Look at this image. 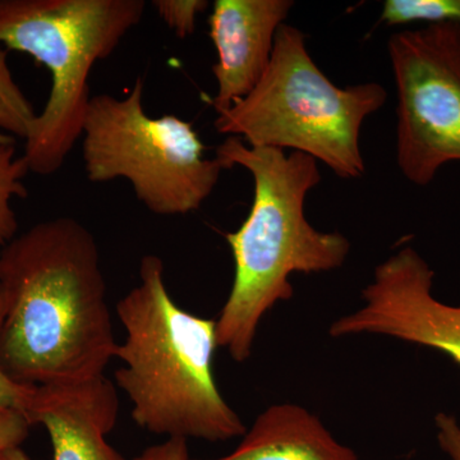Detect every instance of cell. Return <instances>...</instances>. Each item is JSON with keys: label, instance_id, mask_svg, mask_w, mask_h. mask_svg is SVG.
<instances>
[{"label": "cell", "instance_id": "6da1fadb", "mask_svg": "<svg viewBox=\"0 0 460 460\" xmlns=\"http://www.w3.org/2000/svg\"><path fill=\"white\" fill-rule=\"evenodd\" d=\"M7 311L0 367L27 386L102 376L118 343L98 243L69 217L35 224L0 251Z\"/></svg>", "mask_w": 460, "mask_h": 460}, {"label": "cell", "instance_id": "7a4b0ae2", "mask_svg": "<svg viewBox=\"0 0 460 460\" xmlns=\"http://www.w3.org/2000/svg\"><path fill=\"white\" fill-rule=\"evenodd\" d=\"M215 153L226 169L241 166L253 181L247 219L226 235L234 279L217 320V347L244 362L252 353L262 317L295 295L290 275L341 268L350 243L341 233L314 229L305 217V198L321 181L314 157L248 146L237 137L226 138Z\"/></svg>", "mask_w": 460, "mask_h": 460}, {"label": "cell", "instance_id": "3957f363", "mask_svg": "<svg viewBox=\"0 0 460 460\" xmlns=\"http://www.w3.org/2000/svg\"><path fill=\"white\" fill-rule=\"evenodd\" d=\"M126 330L114 358L117 385L138 428L166 438L226 441L246 434L215 381L217 320L183 310L169 295L164 262L146 255L138 284L117 304Z\"/></svg>", "mask_w": 460, "mask_h": 460}, {"label": "cell", "instance_id": "277c9868", "mask_svg": "<svg viewBox=\"0 0 460 460\" xmlns=\"http://www.w3.org/2000/svg\"><path fill=\"white\" fill-rule=\"evenodd\" d=\"M375 83L341 87L314 62L305 36L281 25L270 63L255 89L217 114L215 129L252 147L296 151L329 166L343 180L365 174L362 124L386 102Z\"/></svg>", "mask_w": 460, "mask_h": 460}, {"label": "cell", "instance_id": "5b68a950", "mask_svg": "<svg viewBox=\"0 0 460 460\" xmlns=\"http://www.w3.org/2000/svg\"><path fill=\"white\" fill-rule=\"evenodd\" d=\"M145 11V0H0V44L29 54L51 77L22 155L30 172L51 175L65 165L83 136L91 71Z\"/></svg>", "mask_w": 460, "mask_h": 460}, {"label": "cell", "instance_id": "8992f818", "mask_svg": "<svg viewBox=\"0 0 460 460\" xmlns=\"http://www.w3.org/2000/svg\"><path fill=\"white\" fill-rule=\"evenodd\" d=\"M144 93L138 77L124 98H91L81 136L87 180L128 181L138 201L160 217L198 211L226 165L205 156L192 123L174 114L150 117Z\"/></svg>", "mask_w": 460, "mask_h": 460}, {"label": "cell", "instance_id": "52a82bcc", "mask_svg": "<svg viewBox=\"0 0 460 460\" xmlns=\"http://www.w3.org/2000/svg\"><path fill=\"white\" fill-rule=\"evenodd\" d=\"M394 75L396 163L428 186L447 163L460 162V25L405 30L387 42Z\"/></svg>", "mask_w": 460, "mask_h": 460}, {"label": "cell", "instance_id": "ba28073f", "mask_svg": "<svg viewBox=\"0 0 460 460\" xmlns=\"http://www.w3.org/2000/svg\"><path fill=\"white\" fill-rule=\"evenodd\" d=\"M434 277L414 248H401L377 266L362 307L332 323L330 337L385 335L434 348L460 366V305L435 298Z\"/></svg>", "mask_w": 460, "mask_h": 460}, {"label": "cell", "instance_id": "9c48e42d", "mask_svg": "<svg viewBox=\"0 0 460 460\" xmlns=\"http://www.w3.org/2000/svg\"><path fill=\"white\" fill-rule=\"evenodd\" d=\"M293 5L290 0L214 3L208 26L217 56L213 66L217 93L211 100L215 113H222L255 89L270 63L278 30Z\"/></svg>", "mask_w": 460, "mask_h": 460}, {"label": "cell", "instance_id": "30bf717a", "mask_svg": "<svg viewBox=\"0 0 460 460\" xmlns=\"http://www.w3.org/2000/svg\"><path fill=\"white\" fill-rule=\"evenodd\" d=\"M118 410L117 389L102 375L35 386L25 417L47 429L53 460H126L107 441Z\"/></svg>", "mask_w": 460, "mask_h": 460}, {"label": "cell", "instance_id": "8fae6325", "mask_svg": "<svg viewBox=\"0 0 460 460\" xmlns=\"http://www.w3.org/2000/svg\"><path fill=\"white\" fill-rule=\"evenodd\" d=\"M190 460H359L349 447L301 405L275 404L263 411L241 443L226 456Z\"/></svg>", "mask_w": 460, "mask_h": 460}, {"label": "cell", "instance_id": "7c38bea8", "mask_svg": "<svg viewBox=\"0 0 460 460\" xmlns=\"http://www.w3.org/2000/svg\"><path fill=\"white\" fill-rule=\"evenodd\" d=\"M30 172L23 156L16 157V145L0 146V246L17 237L18 220L12 201L25 199L23 180Z\"/></svg>", "mask_w": 460, "mask_h": 460}, {"label": "cell", "instance_id": "4fadbf2b", "mask_svg": "<svg viewBox=\"0 0 460 460\" xmlns=\"http://www.w3.org/2000/svg\"><path fill=\"white\" fill-rule=\"evenodd\" d=\"M36 117L31 102L14 81L7 50L0 48V131L26 141Z\"/></svg>", "mask_w": 460, "mask_h": 460}, {"label": "cell", "instance_id": "5bb4252c", "mask_svg": "<svg viewBox=\"0 0 460 460\" xmlns=\"http://www.w3.org/2000/svg\"><path fill=\"white\" fill-rule=\"evenodd\" d=\"M381 21L387 26L414 22L460 25V0H386Z\"/></svg>", "mask_w": 460, "mask_h": 460}, {"label": "cell", "instance_id": "9a60e30c", "mask_svg": "<svg viewBox=\"0 0 460 460\" xmlns=\"http://www.w3.org/2000/svg\"><path fill=\"white\" fill-rule=\"evenodd\" d=\"M157 16L180 39L189 38L195 32L199 14L208 7L206 0H154Z\"/></svg>", "mask_w": 460, "mask_h": 460}, {"label": "cell", "instance_id": "2e32d148", "mask_svg": "<svg viewBox=\"0 0 460 460\" xmlns=\"http://www.w3.org/2000/svg\"><path fill=\"white\" fill-rule=\"evenodd\" d=\"M5 311H7V296L0 287V328L4 320ZM33 389L35 386L22 385L12 380L0 367V410H13L25 414Z\"/></svg>", "mask_w": 460, "mask_h": 460}, {"label": "cell", "instance_id": "e0dca14e", "mask_svg": "<svg viewBox=\"0 0 460 460\" xmlns=\"http://www.w3.org/2000/svg\"><path fill=\"white\" fill-rule=\"evenodd\" d=\"M30 425L22 411L0 410V453L21 447L29 436Z\"/></svg>", "mask_w": 460, "mask_h": 460}, {"label": "cell", "instance_id": "ac0fdd59", "mask_svg": "<svg viewBox=\"0 0 460 460\" xmlns=\"http://www.w3.org/2000/svg\"><path fill=\"white\" fill-rule=\"evenodd\" d=\"M441 450L452 460H460V425L452 414L438 413L435 419Z\"/></svg>", "mask_w": 460, "mask_h": 460}, {"label": "cell", "instance_id": "d6986e66", "mask_svg": "<svg viewBox=\"0 0 460 460\" xmlns=\"http://www.w3.org/2000/svg\"><path fill=\"white\" fill-rule=\"evenodd\" d=\"M133 460H190L186 438H166L164 443L153 445Z\"/></svg>", "mask_w": 460, "mask_h": 460}, {"label": "cell", "instance_id": "ffe728a7", "mask_svg": "<svg viewBox=\"0 0 460 460\" xmlns=\"http://www.w3.org/2000/svg\"><path fill=\"white\" fill-rule=\"evenodd\" d=\"M0 460H31V458L21 449V447H18L0 453Z\"/></svg>", "mask_w": 460, "mask_h": 460}, {"label": "cell", "instance_id": "44dd1931", "mask_svg": "<svg viewBox=\"0 0 460 460\" xmlns=\"http://www.w3.org/2000/svg\"><path fill=\"white\" fill-rule=\"evenodd\" d=\"M12 145H16V138L0 131V146H12Z\"/></svg>", "mask_w": 460, "mask_h": 460}]
</instances>
